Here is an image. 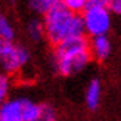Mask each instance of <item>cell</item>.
Masks as SVG:
<instances>
[{
    "instance_id": "1",
    "label": "cell",
    "mask_w": 121,
    "mask_h": 121,
    "mask_svg": "<svg viewBox=\"0 0 121 121\" xmlns=\"http://www.w3.org/2000/svg\"><path fill=\"white\" fill-rule=\"evenodd\" d=\"M44 34L50 44L58 46L64 41L86 35L81 15L74 13L59 3L43 16Z\"/></svg>"
},
{
    "instance_id": "2",
    "label": "cell",
    "mask_w": 121,
    "mask_h": 121,
    "mask_svg": "<svg viewBox=\"0 0 121 121\" xmlns=\"http://www.w3.org/2000/svg\"><path fill=\"white\" fill-rule=\"evenodd\" d=\"M90 41L86 35L74 37L55 46L53 65L59 75L71 77L81 72L92 60Z\"/></svg>"
},
{
    "instance_id": "3",
    "label": "cell",
    "mask_w": 121,
    "mask_h": 121,
    "mask_svg": "<svg viewBox=\"0 0 121 121\" xmlns=\"http://www.w3.org/2000/svg\"><path fill=\"white\" fill-rule=\"evenodd\" d=\"M30 60V50L22 44L0 39V72L16 74Z\"/></svg>"
},
{
    "instance_id": "4",
    "label": "cell",
    "mask_w": 121,
    "mask_h": 121,
    "mask_svg": "<svg viewBox=\"0 0 121 121\" xmlns=\"http://www.w3.org/2000/svg\"><path fill=\"white\" fill-rule=\"evenodd\" d=\"M84 31L89 37L108 35L112 28V13L108 8H87L81 13Z\"/></svg>"
},
{
    "instance_id": "5",
    "label": "cell",
    "mask_w": 121,
    "mask_h": 121,
    "mask_svg": "<svg viewBox=\"0 0 121 121\" xmlns=\"http://www.w3.org/2000/svg\"><path fill=\"white\" fill-rule=\"evenodd\" d=\"M25 98L8 99L0 108V121H24Z\"/></svg>"
},
{
    "instance_id": "6",
    "label": "cell",
    "mask_w": 121,
    "mask_h": 121,
    "mask_svg": "<svg viewBox=\"0 0 121 121\" xmlns=\"http://www.w3.org/2000/svg\"><path fill=\"white\" fill-rule=\"evenodd\" d=\"M102 102V83L99 78H92L84 92V104L90 111H96Z\"/></svg>"
},
{
    "instance_id": "7",
    "label": "cell",
    "mask_w": 121,
    "mask_h": 121,
    "mask_svg": "<svg viewBox=\"0 0 121 121\" xmlns=\"http://www.w3.org/2000/svg\"><path fill=\"white\" fill-rule=\"evenodd\" d=\"M90 50L92 56L98 60H106L112 53V41L108 35H100L90 40Z\"/></svg>"
},
{
    "instance_id": "8",
    "label": "cell",
    "mask_w": 121,
    "mask_h": 121,
    "mask_svg": "<svg viewBox=\"0 0 121 121\" xmlns=\"http://www.w3.org/2000/svg\"><path fill=\"white\" fill-rule=\"evenodd\" d=\"M62 0H28V6L34 13L37 15H46L50 9L58 6Z\"/></svg>"
},
{
    "instance_id": "9",
    "label": "cell",
    "mask_w": 121,
    "mask_h": 121,
    "mask_svg": "<svg viewBox=\"0 0 121 121\" xmlns=\"http://www.w3.org/2000/svg\"><path fill=\"white\" fill-rule=\"evenodd\" d=\"M27 34H28V37L31 40H34V41H40L43 37H46L43 19H37V18H34V19L30 21L28 25H27Z\"/></svg>"
},
{
    "instance_id": "10",
    "label": "cell",
    "mask_w": 121,
    "mask_h": 121,
    "mask_svg": "<svg viewBox=\"0 0 121 121\" xmlns=\"http://www.w3.org/2000/svg\"><path fill=\"white\" fill-rule=\"evenodd\" d=\"M0 39L6 41H13L15 39V28L3 13H0Z\"/></svg>"
},
{
    "instance_id": "11",
    "label": "cell",
    "mask_w": 121,
    "mask_h": 121,
    "mask_svg": "<svg viewBox=\"0 0 121 121\" xmlns=\"http://www.w3.org/2000/svg\"><path fill=\"white\" fill-rule=\"evenodd\" d=\"M60 3L68 10L74 12V13H78V15H81L89 8V0H62Z\"/></svg>"
},
{
    "instance_id": "12",
    "label": "cell",
    "mask_w": 121,
    "mask_h": 121,
    "mask_svg": "<svg viewBox=\"0 0 121 121\" xmlns=\"http://www.w3.org/2000/svg\"><path fill=\"white\" fill-rule=\"evenodd\" d=\"M9 89H10V80L6 74H2L0 72V108L4 104L6 98H8V93H9Z\"/></svg>"
},
{
    "instance_id": "13",
    "label": "cell",
    "mask_w": 121,
    "mask_h": 121,
    "mask_svg": "<svg viewBox=\"0 0 121 121\" xmlns=\"http://www.w3.org/2000/svg\"><path fill=\"white\" fill-rule=\"evenodd\" d=\"M37 121H58L55 109H53L50 105L43 104V112H41V115Z\"/></svg>"
},
{
    "instance_id": "14",
    "label": "cell",
    "mask_w": 121,
    "mask_h": 121,
    "mask_svg": "<svg viewBox=\"0 0 121 121\" xmlns=\"http://www.w3.org/2000/svg\"><path fill=\"white\" fill-rule=\"evenodd\" d=\"M108 10H109L112 15H121V0H109Z\"/></svg>"
},
{
    "instance_id": "15",
    "label": "cell",
    "mask_w": 121,
    "mask_h": 121,
    "mask_svg": "<svg viewBox=\"0 0 121 121\" xmlns=\"http://www.w3.org/2000/svg\"><path fill=\"white\" fill-rule=\"evenodd\" d=\"M109 0H89V8H108Z\"/></svg>"
}]
</instances>
